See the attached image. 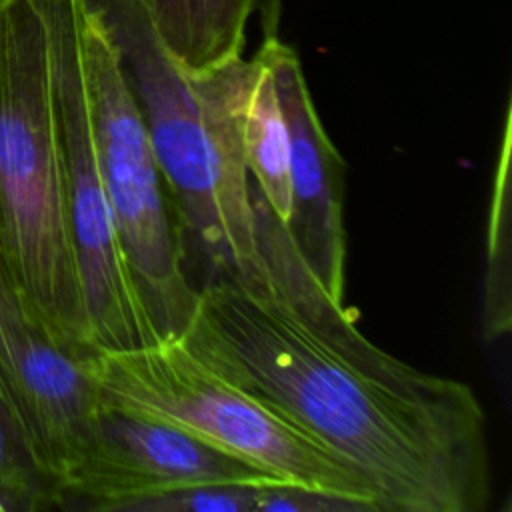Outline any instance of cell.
<instances>
[{
  "label": "cell",
  "instance_id": "11",
  "mask_svg": "<svg viewBox=\"0 0 512 512\" xmlns=\"http://www.w3.org/2000/svg\"><path fill=\"white\" fill-rule=\"evenodd\" d=\"M242 110V152L250 182L278 220L290 216V132L272 70L258 50Z\"/></svg>",
  "mask_w": 512,
  "mask_h": 512
},
{
  "label": "cell",
  "instance_id": "1",
  "mask_svg": "<svg viewBox=\"0 0 512 512\" xmlns=\"http://www.w3.org/2000/svg\"><path fill=\"white\" fill-rule=\"evenodd\" d=\"M250 194L264 270L206 278L178 338L350 464L382 512H484L490 456L474 390L368 340L252 182Z\"/></svg>",
  "mask_w": 512,
  "mask_h": 512
},
{
  "label": "cell",
  "instance_id": "9",
  "mask_svg": "<svg viewBox=\"0 0 512 512\" xmlns=\"http://www.w3.org/2000/svg\"><path fill=\"white\" fill-rule=\"evenodd\" d=\"M290 132V240L310 272L334 298L344 296L346 164L316 112L296 50L278 38L262 40Z\"/></svg>",
  "mask_w": 512,
  "mask_h": 512
},
{
  "label": "cell",
  "instance_id": "15",
  "mask_svg": "<svg viewBox=\"0 0 512 512\" xmlns=\"http://www.w3.org/2000/svg\"><path fill=\"white\" fill-rule=\"evenodd\" d=\"M256 512H382L368 498L290 482H266Z\"/></svg>",
  "mask_w": 512,
  "mask_h": 512
},
{
  "label": "cell",
  "instance_id": "16",
  "mask_svg": "<svg viewBox=\"0 0 512 512\" xmlns=\"http://www.w3.org/2000/svg\"><path fill=\"white\" fill-rule=\"evenodd\" d=\"M282 12H284V0H258L254 16H258L262 40L280 36Z\"/></svg>",
  "mask_w": 512,
  "mask_h": 512
},
{
  "label": "cell",
  "instance_id": "3",
  "mask_svg": "<svg viewBox=\"0 0 512 512\" xmlns=\"http://www.w3.org/2000/svg\"><path fill=\"white\" fill-rule=\"evenodd\" d=\"M0 238L46 328L92 348L70 232L48 38L36 0H0Z\"/></svg>",
  "mask_w": 512,
  "mask_h": 512
},
{
  "label": "cell",
  "instance_id": "5",
  "mask_svg": "<svg viewBox=\"0 0 512 512\" xmlns=\"http://www.w3.org/2000/svg\"><path fill=\"white\" fill-rule=\"evenodd\" d=\"M74 20L98 162L128 268L158 338L180 336L198 286L160 164L100 14L88 0H74Z\"/></svg>",
  "mask_w": 512,
  "mask_h": 512
},
{
  "label": "cell",
  "instance_id": "14",
  "mask_svg": "<svg viewBox=\"0 0 512 512\" xmlns=\"http://www.w3.org/2000/svg\"><path fill=\"white\" fill-rule=\"evenodd\" d=\"M266 482L196 484L136 500L124 512H256Z\"/></svg>",
  "mask_w": 512,
  "mask_h": 512
},
{
  "label": "cell",
  "instance_id": "7",
  "mask_svg": "<svg viewBox=\"0 0 512 512\" xmlns=\"http://www.w3.org/2000/svg\"><path fill=\"white\" fill-rule=\"evenodd\" d=\"M94 352L66 344L46 328L0 238V398L62 492L100 410Z\"/></svg>",
  "mask_w": 512,
  "mask_h": 512
},
{
  "label": "cell",
  "instance_id": "8",
  "mask_svg": "<svg viewBox=\"0 0 512 512\" xmlns=\"http://www.w3.org/2000/svg\"><path fill=\"white\" fill-rule=\"evenodd\" d=\"M212 482H276L178 428L100 406L64 506L124 512L136 500Z\"/></svg>",
  "mask_w": 512,
  "mask_h": 512
},
{
  "label": "cell",
  "instance_id": "12",
  "mask_svg": "<svg viewBox=\"0 0 512 512\" xmlns=\"http://www.w3.org/2000/svg\"><path fill=\"white\" fill-rule=\"evenodd\" d=\"M510 106L506 108L498 160L494 168L482 294V334L488 342L500 340L512 326L510 300Z\"/></svg>",
  "mask_w": 512,
  "mask_h": 512
},
{
  "label": "cell",
  "instance_id": "13",
  "mask_svg": "<svg viewBox=\"0 0 512 512\" xmlns=\"http://www.w3.org/2000/svg\"><path fill=\"white\" fill-rule=\"evenodd\" d=\"M62 506V486L44 468L22 426L0 398V512H42Z\"/></svg>",
  "mask_w": 512,
  "mask_h": 512
},
{
  "label": "cell",
  "instance_id": "10",
  "mask_svg": "<svg viewBox=\"0 0 512 512\" xmlns=\"http://www.w3.org/2000/svg\"><path fill=\"white\" fill-rule=\"evenodd\" d=\"M164 50L188 72L244 56L258 0H138Z\"/></svg>",
  "mask_w": 512,
  "mask_h": 512
},
{
  "label": "cell",
  "instance_id": "6",
  "mask_svg": "<svg viewBox=\"0 0 512 512\" xmlns=\"http://www.w3.org/2000/svg\"><path fill=\"white\" fill-rule=\"evenodd\" d=\"M48 38L74 254L94 350L158 338L128 268L104 186L88 108L74 0H36Z\"/></svg>",
  "mask_w": 512,
  "mask_h": 512
},
{
  "label": "cell",
  "instance_id": "4",
  "mask_svg": "<svg viewBox=\"0 0 512 512\" xmlns=\"http://www.w3.org/2000/svg\"><path fill=\"white\" fill-rule=\"evenodd\" d=\"M92 370L100 406L178 428L276 482L376 502L350 464L224 380L178 336L128 350H96Z\"/></svg>",
  "mask_w": 512,
  "mask_h": 512
},
{
  "label": "cell",
  "instance_id": "2",
  "mask_svg": "<svg viewBox=\"0 0 512 512\" xmlns=\"http://www.w3.org/2000/svg\"><path fill=\"white\" fill-rule=\"evenodd\" d=\"M100 14L144 118L184 252L212 276L264 270L242 152V110L256 60L184 70L162 46L138 0H88Z\"/></svg>",
  "mask_w": 512,
  "mask_h": 512
}]
</instances>
